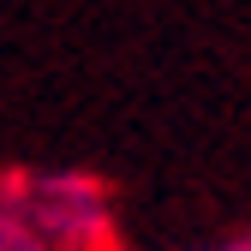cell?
I'll list each match as a JSON object with an SVG mask.
<instances>
[{
    "mask_svg": "<svg viewBox=\"0 0 251 251\" xmlns=\"http://www.w3.org/2000/svg\"><path fill=\"white\" fill-rule=\"evenodd\" d=\"M192 251H251V233H233V239H215V245H192Z\"/></svg>",
    "mask_w": 251,
    "mask_h": 251,
    "instance_id": "6da1fadb",
    "label": "cell"
}]
</instances>
